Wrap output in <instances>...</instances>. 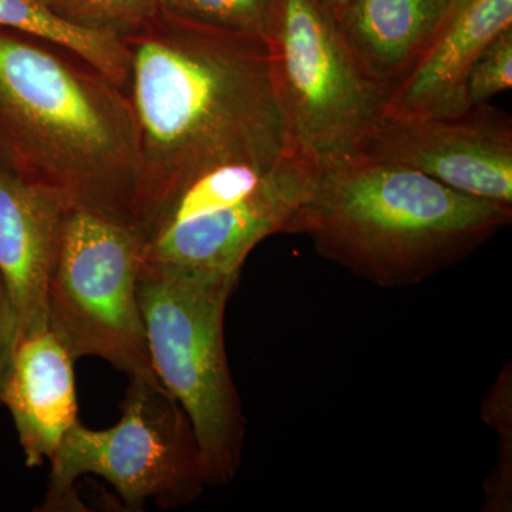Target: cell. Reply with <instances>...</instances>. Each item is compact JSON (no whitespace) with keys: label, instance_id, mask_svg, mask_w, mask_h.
<instances>
[{"label":"cell","instance_id":"6da1fadb","mask_svg":"<svg viewBox=\"0 0 512 512\" xmlns=\"http://www.w3.org/2000/svg\"><path fill=\"white\" fill-rule=\"evenodd\" d=\"M140 146L141 224L198 175L288 153L268 40L157 13L123 40Z\"/></svg>","mask_w":512,"mask_h":512},{"label":"cell","instance_id":"7a4b0ae2","mask_svg":"<svg viewBox=\"0 0 512 512\" xmlns=\"http://www.w3.org/2000/svg\"><path fill=\"white\" fill-rule=\"evenodd\" d=\"M0 163L72 207L137 225L140 146L126 90L69 50L3 28Z\"/></svg>","mask_w":512,"mask_h":512},{"label":"cell","instance_id":"3957f363","mask_svg":"<svg viewBox=\"0 0 512 512\" xmlns=\"http://www.w3.org/2000/svg\"><path fill=\"white\" fill-rule=\"evenodd\" d=\"M512 221L511 205L397 164L360 160L319 174L284 234L380 288H409L464 261Z\"/></svg>","mask_w":512,"mask_h":512},{"label":"cell","instance_id":"277c9868","mask_svg":"<svg viewBox=\"0 0 512 512\" xmlns=\"http://www.w3.org/2000/svg\"><path fill=\"white\" fill-rule=\"evenodd\" d=\"M239 276L147 262L138 271L151 367L190 417L208 487L235 480L247 434L224 333Z\"/></svg>","mask_w":512,"mask_h":512},{"label":"cell","instance_id":"5b68a950","mask_svg":"<svg viewBox=\"0 0 512 512\" xmlns=\"http://www.w3.org/2000/svg\"><path fill=\"white\" fill-rule=\"evenodd\" d=\"M268 42L288 153L319 174L359 161L392 96L332 16L313 0H275Z\"/></svg>","mask_w":512,"mask_h":512},{"label":"cell","instance_id":"8992f818","mask_svg":"<svg viewBox=\"0 0 512 512\" xmlns=\"http://www.w3.org/2000/svg\"><path fill=\"white\" fill-rule=\"evenodd\" d=\"M116 426L67 431L50 463L49 487L39 511H84L76 493L80 477L104 478L128 511L148 500L160 508L184 507L208 487L190 417L156 373L130 376Z\"/></svg>","mask_w":512,"mask_h":512},{"label":"cell","instance_id":"52a82bcc","mask_svg":"<svg viewBox=\"0 0 512 512\" xmlns=\"http://www.w3.org/2000/svg\"><path fill=\"white\" fill-rule=\"evenodd\" d=\"M319 173L286 154L271 167L225 164L198 175L137 227L141 262L241 274L252 249L286 225Z\"/></svg>","mask_w":512,"mask_h":512},{"label":"cell","instance_id":"ba28073f","mask_svg":"<svg viewBox=\"0 0 512 512\" xmlns=\"http://www.w3.org/2000/svg\"><path fill=\"white\" fill-rule=\"evenodd\" d=\"M134 225L70 207L46 293L47 329L76 360L99 357L127 376L153 372L138 303Z\"/></svg>","mask_w":512,"mask_h":512},{"label":"cell","instance_id":"9c48e42d","mask_svg":"<svg viewBox=\"0 0 512 512\" xmlns=\"http://www.w3.org/2000/svg\"><path fill=\"white\" fill-rule=\"evenodd\" d=\"M360 160L402 165L464 194L512 207L511 119L487 103L451 119L386 114Z\"/></svg>","mask_w":512,"mask_h":512},{"label":"cell","instance_id":"30bf717a","mask_svg":"<svg viewBox=\"0 0 512 512\" xmlns=\"http://www.w3.org/2000/svg\"><path fill=\"white\" fill-rule=\"evenodd\" d=\"M70 207L62 195L0 163V275L18 311L20 335L47 330V286Z\"/></svg>","mask_w":512,"mask_h":512},{"label":"cell","instance_id":"8fae6325","mask_svg":"<svg viewBox=\"0 0 512 512\" xmlns=\"http://www.w3.org/2000/svg\"><path fill=\"white\" fill-rule=\"evenodd\" d=\"M73 363L49 329L19 336L0 406L12 416L28 467L52 460L79 421Z\"/></svg>","mask_w":512,"mask_h":512},{"label":"cell","instance_id":"7c38bea8","mask_svg":"<svg viewBox=\"0 0 512 512\" xmlns=\"http://www.w3.org/2000/svg\"><path fill=\"white\" fill-rule=\"evenodd\" d=\"M510 26L512 0H473L458 10L394 90L386 114L451 119L467 113L471 67L484 47Z\"/></svg>","mask_w":512,"mask_h":512},{"label":"cell","instance_id":"4fadbf2b","mask_svg":"<svg viewBox=\"0 0 512 512\" xmlns=\"http://www.w3.org/2000/svg\"><path fill=\"white\" fill-rule=\"evenodd\" d=\"M448 12L450 0H353L329 15L360 66L392 96L433 45Z\"/></svg>","mask_w":512,"mask_h":512},{"label":"cell","instance_id":"5bb4252c","mask_svg":"<svg viewBox=\"0 0 512 512\" xmlns=\"http://www.w3.org/2000/svg\"><path fill=\"white\" fill-rule=\"evenodd\" d=\"M0 28L69 50L127 92L130 53L123 40L76 28L56 16L42 0H0Z\"/></svg>","mask_w":512,"mask_h":512},{"label":"cell","instance_id":"9a60e30c","mask_svg":"<svg viewBox=\"0 0 512 512\" xmlns=\"http://www.w3.org/2000/svg\"><path fill=\"white\" fill-rule=\"evenodd\" d=\"M64 22L124 40L136 35L158 12L160 0H42Z\"/></svg>","mask_w":512,"mask_h":512},{"label":"cell","instance_id":"2e32d148","mask_svg":"<svg viewBox=\"0 0 512 512\" xmlns=\"http://www.w3.org/2000/svg\"><path fill=\"white\" fill-rule=\"evenodd\" d=\"M275 0H160L168 15L208 28L268 40Z\"/></svg>","mask_w":512,"mask_h":512},{"label":"cell","instance_id":"e0dca14e","mask_svg":"<svg viewBox=\"0 0 512 512\" xmlns=\"http://www.w3.org/2000/svg\"><path fill=\"white\" fill-rule=\"evenodd\" d=\"M481 417L498 434V458L485 480L484 511L507 512L512 507V372L504 369L485 397Z\"/></svg>","mask_w":512,"mask_h":512},{"label":"cell","instance_id":"ac0fdd59","mask_svg":"<svg viewBox=\"0 0 512 512\" xmlns=\"http://www.w3.org/2000/svg\"><path fill=\"white\" fill-rule=\"evenodd\" d=\"M512 86V26L498 33L484 47L471 67L467 80L470 107L488 103Z\"/></svg>","mask_w":512,"mask_h":512},{"label":"cell","instance_id":"d6986e66","mask_svg":"<svg viewBox=\"0 0 512 512\" xmlns=\"http://www.w3.org/2000/svg\"><path fill=\"white\" fill-rule=\"evenodd\" d=\"M20 336L18 311L0 275V397Z\"/></svg>","mask_w":512,"mask_h":512},{"label":"cell","instance_id":"ffe728a7","mask_svg":"<svg viewBox=\"0 0 512 512\" xmlns=\"http://www.w3.org/2000/svg\"><path fill=\"white\" fill-rule=\"evenodd\" d=\"M313 2L316 3V5L320 6L323 10H326V12L335 13L336 10L342 9L343 6L349 5L350 2H353V0H313Z\"/></svg>","mask_w":512,"mask_h":512},{"label":"cell","instance_id":"44dd1931","mask_svg":"<svg viewBox=\"0 0 512 512\" xmlns=\"http://www.w3.org/2000/svg\"><path fill=\"white\" fill-rule=\"evenodd\" d=\"M470 2H473V0H450V12H448V18L453 16L454 13H457L458 10L463 9L464 6H467Z\"/></svg>","mask_w":512,"mask_h":512}]
</instances>
